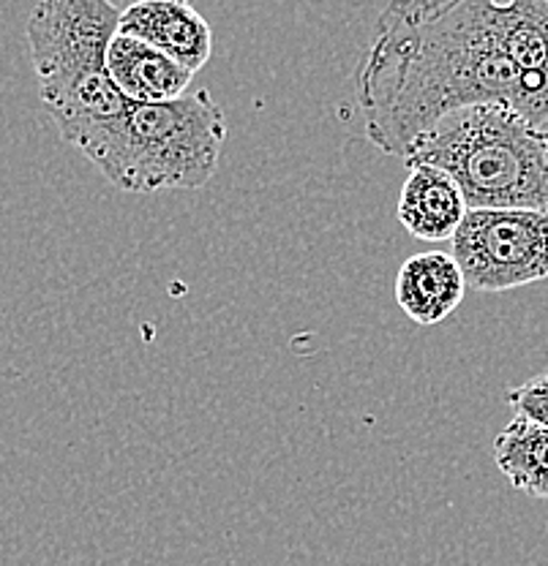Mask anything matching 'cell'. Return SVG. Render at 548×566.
I'll return each mask as SVG.
<instances>
[{"label":"cell","mask_w":548,"mask_h":566,"mask_svg":"<svg viewBox=\"0 0 548 566\" xmlns=\"http://www.w3.org/2000/svg\"><path fill=\"white\" fill-rule=\"evenodd\" d=\"M467 279L453 253H415L402 264L396 275V303L421 327L445 322L462 305Z\"/></svg>","instance_id":"obj_9"},{"label":"cell","mask_w":548,"mask_h":566,"mask_svg":"<svg viewBox=\"0 0 548 566\" xmlns=\"http://www.w3.org/2000/svg\"><path fill=\"white\" fill-rule=\"evenodd\" d=\"M467 286L508 292L548 279V212L469 210L451 240Z\"/></svg>","instance_id":"obj_5"},{"label":"cell","mask_w":548,"mask_h":566,"mask_svg":"<svg viewBox=\"0 0 548 566\" xmlns=\"http://www.w3.org/2000/svg\"><path fill=\"white\" fill-rule=\"evenodd\" d=\"M494 463L516 491L548 501V428L544 424L513 417L494 439Z\"/></svg>","instance_id":"obj_11"},{"label":"cell","mask_w":548,"mask_h":566,"mask_svg":"<svg viewBox=\"0 0 548 566\" xmlns=\"http://www.w3.org/2000/svg\"><path fill=\"white\" fill-rule=\"evenodd\" d=\"M107 66L123 96L134 104H164L186 96L194 74L145 41L117 33L107 52Z\"/></svg>","instance_id":"obj_10"},{"label":"cell","mask_w":548,"mask_h":566,"mask_svg":"<svg viewBox=\"0 0 548 566\" xmlns=\"http://www.w3.org/2000/svg\"><path fill=\"white\" fill-rule=\"evenodd\" d=\"M121 14L123 9L107 0H44L28 20L41 104L61 137L85 158L132 104L107 66Z\"/></svg>","instance_id":"obj_2"},{"label":"cell","mask_w":548,"mask_h":566,"mask_svg":"<svg viewBox=\"0 0 548 566\" xmlns=\"http://www.w3.org/2000/svg\"><path fill=\"white\" fill-rule=\"evenodd\" d=\"M518 87L492 0H399L376 20L358 102L365 137L406 161L412 147L456 112L483 104L516 112Z\"/></svg>","instance_id":"obj_1"},{"label":"cell","mask_w":548,"mask_h":566,"mask_svg":"<svg viewBox=\"0 0 548 566\" xmlns=\"http://www.w3.org/2000/svg\"><path fill=\"white\" fill-rule=\"evenodd\" d=\"M508 406L516 417L548 428V374L533 376L524 385L508 389Z\"/></svg>","instance_id":"obj_12"},{"label":"cell","mask_w":548,"mask_h":566,"mask_svg":"<svg viewBox=\"0 0 548 566\" xmlns=\"http://www.w3.org/2000/svg\"><path fill=\"white\" fill-rule=\"evenodd\" d=\"M224 142V109L208 91H194L164 104L132 102L87 161L128 193L194 191L216 175Z\"/></svg>","instance_id":"obj_4"},{"label":"cell","mask_w":548,"mask_h":566,"mask_svg":"<svg viewBox=\"0 0 548 566\" xmlns=\"http://www.w3.org/2000/svg\"><path fill=\"white\" fill-rule=\"evenodd\" d=\"M467 199L451 175L428 164H412L396 216L402 227L423 243L453 240L467 218Z\"/></svg>","instance_id":"obj_8"},{"label":"cell","mask_w":548,"mask_h":566,"mask_svg":"<svg viewBox=\"0 0 548 566\" xmlns=\"http://www.w3.org/2000/svg\"><path fill=\"white\" fill-rule=\"evenodd\" d=\"M412 164L451 175L469 210L548 212V134L510 106H469L445 117L412 147Z\"/></svg>","instance_id":"obj_3"},{"label":"cell","mask_w":548,"mask_h":566,"mask_svg":"<svg viewBox=\"0 0 548 566\" xmlns=\"http://www.w3.org/2000/svg\"><path fill=\"white\" fill-rule=\"evenodd\" d=\"M117 33L145 41L197 74L214 55V31L194 6L183 0H139L123 9Z\"/></svg>","instance_id":"obj_7"},{"label":"cell","mask_w":548,"mask_h":566,"mask_svg":"<svg viewBox=\"0 0 548 566\" xmlns=\"http://www.w3.org/2000/svg\"><path fill=\"white\" fill-rule=\"evenodd\" d=\"M499 41L518 71L516 112L535 128H548V0H492Z\"/></svg>","instance_id":"obj_6"},{"label":"cell","mask_w":548,"mask_h":566,"mask_svg":"<svg viewBox=\"0 0 548 566\" xmlns=\"http://www.w3.org/2000/svg\"><path fill=\"white\" fill-rule=\"evenodd\" d=\"M546 134H548V128H546Z\"/></svg>","instance_id":"obj_13"}]
</instances>
